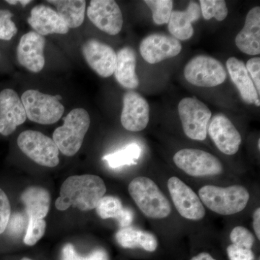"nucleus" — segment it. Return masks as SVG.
<instances>
[{
    "label": "nucleus",
    "mask_w": 260,
    "mask_h": 260,
    "mask_svg": "<svg viewBox=\"0 0 260 260\" xmlns=\"http://www.w3.org/2000/svg\"><path fill=\"white\" fill-rule=\"evenodd\" d=\"M107 192V186L100 177L90 174L72 176L61 186L56 199V209L64 211L71 206L81 211L96 208L98 203Z\"/></svg>",
    "instance_id": "obj_1"
},
{
    "label": "nucleus",
    "mask_w": 260,
    "mask_h": 260,
    "mask_svg": "<svg viewBox=\"0 0 260 260\" xmlns=\"http://www.w3.org/2000/svg\"><path fill=\"white\" fill-rule=\"evenodd\" d=\"M96 213L102 219L114 218L116 220L120 217L124 207L120 199L114 196H104L98 203Z\"/></svg>",
    "instance_id": "obj_27"
},
{
    "label": "nucleus",
    "mask_w": 260,
    "mask_h": 260,
    "mask_svg": "<svg viewBox=\"0 0 260 260\" xmlns=\"http://www.w3.org/2000/svg\"><path fill=\"white\" fill-rule=\"evenodd\" d=\"M21 260H32V259H29V258H28V257H24Z\"/></svg>",
    "instance_id": "obj_42"
},
{
    "label": "nucleus",
    "mask_w": 260,
    "mask_h": 260,
    "mask_svg": "<svg viewBox=\"0 0 260 260\" xmlns=\"http://www.w3.org/2000/svg\"><path fill=\"white\" fill-rule=\"evenodd\" d=\"M230 239L234 245L245 249H251L254 243L253 234L243 226L234 228L231 232Z\"/></svg>",
    "instance_id": "obj_33"
},
{
    "label": "nucleus",
    "mask_w": 260,
    "mask_h": 260,
    "mask_svg": "<svg viewBox=\"0 0 260 260\" xmlns=\"http://www.w3.org/2000/svg\"><path fill=\"white\" fill-rule=\"evenodd\" d=\"M202 203L214 213L230 215L239 213L249 202V191L244 186L234 185L220 187L213 185L203 186L199 190Z\"/></svg>",
    "instance_id": "obj_3"
},
{
    "label": "nucleus",
    "mask_w": 260,
    "mask_h": 260,
    "mask_svg": "<svg viewBox=\"0 0 260 260\" xmlns=\"http://www.w3.org/2000/svg\"><path fill=\"white\" fill-rule=\"evenodd\" d=\"M21 200L29 218L44 219L49 213L50 194L42 186H29L22 193Z\"/></svg>",
    "instance_id": "obj_23"
},
{
    "label": "nucleus",
    "mask_w": 260,
    "mask_h": 260,
    "mask_svg": "<svg viewBox=\"0 0 260 260\" xmlns=\"http://www.w3.org/2000/svg\"><path fill=\"white\" fill-rule=\"evenodd\" d=\"M191 260H216L207 252H202L191 258Z\"/></svg>",
    "instance_id": "obj_39"
},
{
    "label": "nucleus",
    "mask_w": 260,
    "mask_h": 260,
    "mask_svg": "<svg viewBox=\"0 0 260 260\" xmlns=\"http://www.w3.org/2000/svg\"><path fill=\"white\" fill-rule=\"evenodd\" d=\"M136 64V53L133 48L126 47L118 51L114 74L118 83L124 88L133 90L139 85Z\"/></svg>",
    "instance_id": "obj_22"
},
{
    "label": "nucleus",
    "mask_w": 260,
    "mask_h": 260,
    "mask_svg": "<svg viewBox=\"0 0 260 260\" xmlns=\"http://www.w3.org/2000/svg\"><path fill=\"white\" fill-rule=\"evenodd\" d=\"M82 52L86 62L98 75L106 78L114 74L116 53L112 47L95 39H90L83 44Z\"/></svg>",
    "instance_id": "obj_15"
},
{
    "label": "nucleus",
    "mask_w": 260,
    "mask_h": 260,
    "mask_svg": "<svg viewBox=\"0 0 260 260\" xmlns=\"http://www.w3.org/2000/svg\"><path fill=\"white\" fill-rule=\"evenodd\" d=\"M31 2L30 0H19V3L23 6H26L27 5L30 4Z\"/></svg>",
    "instance_id": "obj_40"
},
{
    "label": "nucleus",
    "mask_w": 260,
    "mask_h": 260,
    "mask_svg": "<svg viewBox=\"0 0 260 260\" xmlns=\"http://www.w3.org/2000/svg\"><path fill=\"white\" fill-rule=\"evenodd\" d=\"M210 138L220 152L232 155L237 153L242 137L229 118L219 114L214 116L208 127Z\"/></svg>",
    "instance_id": "obj_16"
},
{
    "label": "nucleus",
    "mask_w": 260,
    "mask_h": 260,
    "mask_svg": "<svg viewBox=\"0 0 260 260\" xmlns=\"http://www.w3.org/2000/svg\"><path fill=\"white\" fill-rule=\"evenodd\" d=\"M168 189L181 216L191 220L204 218L205 209L199 196L184 181L178 177H171L168 181Z\"/></svg>",
    "instance_id": "obj_10"
},
{
    "label": "nucleus",
    "mask_w": 260,
    "mask_h": 260,
    "mask_svg": "<svg viewBox=\"0 0 260 260\" xmlns=\"http://www.w3.org/2000/svg\"><path fill=\"white\" fill-rule=\"evenodd\" d=\"M116 242L124 249L141 248L145 251H153L158 247V240L151 233L133 227L121 229L116 234Z\"/></svg>",
    "instance_id": "obj_24"
},
{
    "label": "nucleus",
    "mask_w": 260,
    "mask_h": 260,
    "mask_svg": "<svg viewBox=\"0 0 260 260\" xmlns=\"http://www.w3.org/2000/svg\"><path fill=\"white\" fill-rule=\"evenodd\" d=\"M178 112L186 136L199 141L205 140L212 116L209 108L197 98L186 97L179 102Z\"/></svg>",
    "instance_id": "obj_7"
},
{
    "label": "nucleus",
    "mask_w": 260,
    "mask_h": 260,
    "mask_svg": "<svg viewBox=\"0 0 260 260\" xmlns=\"http://www.w3.org/2000/svg\"><path fill=\"white\" fill-rule=\"evenodd\" d=\"M133 219H134V213H133V210L127 208H124L117 221L121 229H123V228L129 227L130 224L133 222Z\"/></svg>",
    "instance_id": "obj_37"
},
{
    "label": "nucleus",
    "mask_w": 260,
    "mask_h": 260,
    "mask_svg": "<svg viewBox=\"0 0 260 260\" xmlns=\"http://www.w3.org/2000/svg\"><path fill=\"white\" fill-rule=\"evenodd\" d=\"M27 119L21 99L13 89L0 92V134L8 136Z\"/></svg>",
    "instance_id": "obj_14"
},
{
    "label": "nucleus",
    "mask_w": 260,
    "mask_h": 260,
    "mask_svg": "<svg viewBox=\"0 0 260 260\" xmlns=\"http://www.w3.org/2000/svg\"><path fill=\"white\" fill-rule=\"evenodd\" d=\"M13 14L8 10H0V39L10 41L16 35L18 28L12 20Z\"/></svg>",
    "instance_id": "obj_32"
},
{
    "label": "nucleus",
    "mask_w": 260,
    "mask_h": 260,
    "mask_svg": "<svg viewBox=\"0 0 260 260\" xmlns=\"http://www.w3.org/2000/svg\"><path fill=\"white\" fill-rule=\"evenodd\" d=\"M29 25L39 35L66 34L69 28L57 12L44 5L34 7L28 19Z\"/></svg>",
    "instance_id": "obj_18"
},
{
    "label": "nucleus",
    "mask_w": 260,
    "mask_h": 260,
    "mask_svg": "<svg viewBox=\"0 0 260 260\" xmlns=\"http://www.w3.org/2000/svg\"><path fill=\"white\" fill-rule=\"evenodd\" d=\"M227 254L230 260H254V254L251 249L239 247L234 244L228 246Z\"/></svg>",
    "instance_id": "obj_35"
},
{
    "label": "nucleus",
    "mask_w": 260,
    "mask_h": 260,
    "mask_svg": "<svg viewBox=\"0 0 260 260\" xmlns=\"http://www.w3.org/2000/svg\"><path fill=\"white\" fill-rule=\"evenodd\" d=\"M47 223L44 219L29 218L28 228L23 242L26 245L34 246L43 237L46 232Z\"/></svg>",
    "instance_id": "obj_31"
},
{
    "label": "nucleus",
    "mask_w": 260,
    "mask_h": 260,
    "mask_svg": "<svg viewBox=\"0 0 260 260\" xmlns=\"http://www.w3.org/2000/svg\"><path fill=\"white\" fill-rule=\"evenodd\" d=\"M150 107L143 95L134 90H129L123 95L121 122L128 131L140 132L148 126Z\"/></svg>",
    "instance_id": "obj_13"
},
{
    "label": "nucleus",
    "mask_w": 260,
    "mask_h": 260,
    "mask_svg": "<svg viewBox=\"0 0 260 260\" xmlns=\"http://www.w3.org/2000/svg\"><path fill=\"white\" fill-rule=\"evenodd\" d=\"M69 28H76L83 23L86 1L85 0H49Z\"/></svg>",
    "instance_id": "obj_25"
},
{
    "label": "nucleus",
    "mask_w": 260,
    "mask_h": 260,
    "mask_svg": "<svg viewBox=\"0 0 260 260\" xmlns=\"http://www.w3.org/2000/svg\"><path fill=\"white\" fill-rule=\"evenodd\" d=\"M153 13L154 23L157 25L169 23L172 13L173 1L171 0H145Z\"/></svg>",
    "instance_id": "obj_29"
},
{
    "label": "nucleus",
    "mask_w": 260,
    "mask_h": 260,
    "mask_svg": "<svg viewBox=\"0 0 260 260\" xmlns=\"http://www.w3.org/2000/svg\"><path fill=\"white\" fill-rule=\"evenodd\" d=\"M174 162L181 170L191 177L219 175L223 171V165L218 158L199 149L179 150L174 155Z\"/></svg>",
    "instance_id": "obj_9"
},
{
    "label": "nucleus",
    "mask_w": 260,
    "mask_h": 260,
    "mask_svg": "<svg viewBox=\"0 0 260 260\" xmlns=\"http://www.w3.org/2000/svg\"><path fill=\"white\" fill-rule=\"evenodd\" d=\"M200 15V5L194 2H191L184 11H173L169 21V32L177 40L191 39L194 34L192 23L199 20Z\"/></svg>",
    "instance_id": "obj_20"
},
{
    "label": "nucleus",
    "mask_w": 260,
    "mask_h": 260,
    "mask_svg": "<svg viewBox=\"0 0 260 260\" xmlns=\"http://www.w3.org/2000/svg\"><path fill=\"white\" fill-rule=\"evenodd\" d=\"M185 79L198 87L212 88L224 83L227 73L218 59L207 55L194 56L184 70Z\"/></svg>",
    "instance_id": "obj_8"
},
{
    "label": "nucleus",
    "mask_w": 260,
    "mask_h": 260,
    "mask_svg": "<svg viewBox=\"0 0 260 260\" xmlns=\"http://www.w3.org/2000/svg\"><path fill=\"white\" fill-rule=\"evenodd\" d=\"M258 148L260 149V140H258Z\"/></svg>",
    "instance_id": "obj_43"
},
{
    "label": "nucleus",
    "mask_w": 260,
    "mask_h": 260,
    "mask_svg": "<svg viewBox=\"0 0 260 260\" xmlns=\"http://www.w3.org/2000/svg\"><path fill=\"white\" fill-rule=\"evenodd\" d=\"M60 260H109L107 251L103 248H97L87 255H80L74 246L68 243L61 249Z\"/></svg>",
    "instance_id": "obj_30"
},
{
    "label": "nucleus",
    "mask_w": 260,
    "mask_h": 260,
    "mask_svg": "<svg viewBox=\"0 0 260 260\" xmlns=\"http://www.w3.org/2000/svg\"><path fill=\"white\" fill-rule=\"evenodd\" d=\"M236 45L241 51L248 55L260 54V8L249 10L246 17L244 28L237 34Z\"/></svg>",
    "instance_id": "obj_19"
},
{
    "label": "nucleus",
    "mask_w": 260,
    "mask_h": 260,
    "mask_svg": "<svg viewBox=\"0 0 260 260\" xmlns=\"http://www.w3.org/2000/svg\"><path fill=\"white\" fill-rule=\"evenodd\" d=\"M200 10L205 20L216 19L223 21L229 14L226 3L223 0H200Z\"/></svg>",
    "instance_id": "obj_28"
},
{
    "label": "nucleus",
    "mask_w": 260,
    "mask_h": 260,
    "mask_svg": "<svg viewBox=\"0 0 260 260\" xmlns=\"http://www.w3.org/2000/svg\"><path fill=\"white\" fill-rule=\"evenodd\" d=\"M182 46L172 36L153 34L145 37L140 45L142 57L149 64H157L180 54Z\"/></svg>",
    "instance_id": "obj_12"
},
{
    "label": "nucleus",
    "mask_w": 260,
    "mask_h": 260,
    "mask_svg": "<svg viewBox=\"0 0 260 260\" xmlns=\"http://www.w3.org/2000/svg\"><path fill=\"white\" fill-rule=\"evenodd\" d=\"M246 68L254 83L258 95H260V58H251L246 62Z\"/></svg>",
    "instance_id": "obj_36"
},
{
    "label": "nucleus",
    "mask_w": 260,
    "mask_h": 260,
    "mask_svg": "<svg viewBox=\"0 0 260 260\" xmlns=\"http://www.w3.org/2000/svg\"><path fill=\"white\" fill-rule=\"evenodd\" d=\"M63 121V125L54 130L53 140L63 155L73 156L81 148L90 127V115L83 108H76L65 116Z\"/></svg>",
    "instance_id": "obj_4"
},
{
    "label": "nucleus",
    "mask_w": 260,
    "mask_h": 260,
    "mask_svg": "<svg viewBox=\"0 0 260 260\" xmlns=\"http://www.w3.org/2000/svg\"><path fill=\"white\" fill-rule=\"evenodd\" d=\"M18 145L26 156L39 165L53 168L59 164V149L53 139L41 132H23L18 136Z\"/></svg>",
    "instance_id": "obj_6"
},
{
    "label": "nucleus",
    "mask_w": 260,
    "mask_h": 260,
    "mask_svg": "<svg viewBox=\"0 0 260 260\" xmlns=\"http://www.w3.org/2000/svg\"><path fill=\"white\" fill-rule=\"evenodd\" d=\"M46 39L35 31L24 34L17 48V59L29 71L38 73L45 65L44 51Z\"/></svg>",
    "instance_id": "obj_17"
},
{
    "label": "nucleus",
    "mask_w": 260,
    "mask_h": 260,
    "mask_svg": "<svg viewBox=\"0 0 260 260\" xmlns=\"http://www.w3.org/2000/svg\"><path fill=\"white\" fill-rule=\"evenodd\" d=\"M253 227L256 237L260 239V208H256L253 214Z\"/></svg>",
    "instance_id": "obj_38"
},
{
    "label": "nucleus",
    "mask_w": 260,
    "mask_h": 260,
    "mask_svg": "<svg viewBox=\"0 0 260 260\" xmlns=\"http://www.w3.org/2000/svg\"><path fill=\"white\" fill-rule=\"evenodd\" d=\"M21 102L27 118L38 124H53L61 119L64 107L55 95L41 93L37 90L24 92Z\"/></svg>",
    "instance_id": "obj_5"
},
{
    "label": "nucleus",
    "mask_w": 260,
    "mask_h": 260,
    "mask_svg": "<svg viewBox=\"0 0 260 260\" xmlns=\"http://www.w3.org/2000/svg\"><path fill=\"white\" fill-rule=\"evenodd\" d=\"M226 67L229 75L244 102L249 105L254 104L256 99H259V95L244 61L232 56L228 59Z\"/></svg>",
    "instance_id": "obj_21"
},
{
    "label": "nucleus",
    "mask_w": 260,
    "mask_h": 260,
    "mask_svg": "<svg viewBox=\"0 0 260 260\" xmlns=\"http://www.w3.org/2000/svg\"><path fill=\"white\" fill-rule=\"evenodd\" d=\"M6 3L10 5H16L19 3L18 0H7Z\"/></svg>",
    "instance_id": "obj_41"
},
{
    "label": "nucleus",
    "mask_w": 260,
    "mask_h": 260,
    "mask_svg": "<svg viewBox=\"0 0 260 260\" xmlns=\"http://www.w3.org/2000/svg\"><path fill=\"white\" fill-rule=\"evenodd\" d=\"M141 153L140 145L133 143L126 145L121 150L104 155L102 159L112 169H117L124 166L136 165Z\"/></svg>",
    "instance_id": "obj_26"
},
{
    "label": "nucleus",
    "mask_w": 260,
    "mask_h": 260,
    "mask_svg": "<svg viewBox=\"0 0 260 260\" xmlns=\"http://www.w3.org/2000/svg\"><path fill=\"white\" fill-rule=\"evenodd\" d=\"M87 15L95 27L109 35H117L122 28V13L113 0H92Z\"/></svg>",
    "instance_id": "obj_11"
},
{
    "label": "nucleus",
    "mask_w": 260,
    "mask_h": 260,
    "mask_svg": "<svg viewBox=\"0 0 260 260\" xmlns=\"http://www.w3.org/2000/svg\"><path fill=\"white\" fill-rule=\"evenodd\" d=\"M130 196L148 218H167L172 212L170 203L157 184L145 177L135 178L128 187Z\"/></svg>",
    "instance_id": "obj_2"
},
{
    "label": "nucleus",
    "mask_w": 260,
    "mask_h": 260,
    "mask_svg": "<svg viewBox=\"0 0 260 260\" xmlns=\"http://www.w3.org/2000/svg\"><path fill=\"white\" fill-rule=\"evenodd\" d=\"M11 205L6 193L0 188V234H3L9 224Z\"/></svg>",
    "instance_id": "obj_34"
}]
</instances>
